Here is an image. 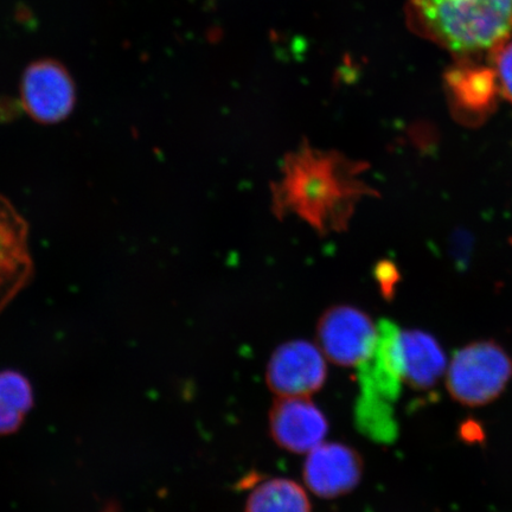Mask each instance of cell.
I'll return each instance as SVG.
<instances>
[{"instance_id":"6da1fadb","label":"cell","mask_w":512,"mask_h":512,"mask_svg":"<svg viewBox=\"0 0 512 512\" xmlns=\"http://www.w3.org/2000/svg\"><path fill=\"white\" fill-rule=\"evenodd\" d=\"M408 19L453 54L490 53L512 36V0H408Z\"/></svg>"},{"instance_id":"7a4b0ae2","label":"cell","mask_w":512,"mask_h":512,"mask_svg":"<svg viewBox=\"0 0 512 512\" xmlns=\"http://www.w3.org/2000/svg\"><path fill=\"white\" fill-rule=\"evenodd\" d=\"M512 377V358L492 341L466 345L447 367L446 384L452 398L464 406L480 407L499 398Z\"/></svg>"},{"instance_id":"3957f363","label":"cell","mask_w":512,"mask_h":512,"mask_svg":"<svg viewBox=\"0 0 512 512\" xmlns=\"http://www.w3.org/2000/svg\"><path fill=\"white\" fill-rule=\"evenodd\" d=\"M337 171V163L331 158H317L312 153L294 158L286 179L288 202L318 223L338 217L337 208L345 201L342 197L349 198L352 190Z\"/></svg>"},{"instance_id":"277c9868","label":"cell","mask_w":512,"mask_h":512,"mask_svg":"<svg viewBox=\"0 0 512 512\" xmlns=\"http://www.w3.org/2000/svg\"><path fill=\"white\" fill-rule=\"evenodd\" d=\"M381 323L352 306L326 311L317 326V345L326 360L344 368H361L379 345Z\"/></svg>"},{"instance_id":"5b68a950","label":"cell","mask_w":512,"mask_h":512,"mask_svg":"<svg viewBox=\"0 0 512 512\" xmlns=\"http://www.w3.org/2000/svg\"><path fill=\"white\" fill-rule=\"evenodd\" d=\"M19 93L24 111L42 125L63 123L76 104L72 75L62 63L53 59L32 62L24 70Z\"/></svg>"},{"instance_id":"8992f818","label":"cell","mask_w":512,"mask_h":512,"mask_svg":"<svg viewBox=\"0 0 512 512\" xmlns=\"http://www.w3.org/2000/svg\"><path fill=\"white\" fill-rule=\"evenodd\" d=\"M317 344L290 341L273 351L266 384L277 398H310L328 380V363Z\"/></svg>"},{"instance_id":"52a82bcc","label":"cell","mask_w":512,"mask_h":512,"mask_svg":"<svg viewBox=\"0 0 512 512\" xmlns=\"http://www.w3.org/2000/svg\"><path fill=\"white\" fill-rule=\"evenodd\" d=\"M363 473V458L354 447L328 441L307 453L303 466L306 489L324 499L350 494L360 485Z\"/></svg>"},{"instance_id":"ba28073f","label":"cell","mask_w":512,"mask_h":512,"mask_svg":"<svg viewBox=\"0 0 512 512\" xmlns=\"http://www.w3.org/2000/svg\"><path fill=\"white\" fill-rule=\"evenodd\" d=\"M32 275L28 223L14 204L0 195V313L29 285Z\"/></svg>"},{"instance_id":"9c48e42d","label":"cell","mask_w":512,"mask_h":512,"mask_svg":"<svg viewBox=\"0 0 512 512\" xmlns=\"http://www.w3.org/2000/svg\"><path fill=\"white\" fill-rule=\"evenodd\" d=\"M268 431L283 450L306 456L324 443L329 421L310 398H277L268 413Z\"/></svg>"},{"instance_id":"30bf717a","label":"cell","mask_w":512,"mask_h":512,"mask_svg":"<svg viewBox=\"0 0 512 512\" xmlns=\"http://www.w3.org/2000/svg\"><path fill=\"white\" fill-rule=\"evenodd\" d=\"M446 89L454 117L466 126L484 124L495 112L501 94L491 66L465 61L448 70Z\"/></svg>"},{"instance_id":"8fae6325","label":"cell","mask_w":512,"mask_h":512,"mask_svg":"<svg viewBox=\"0 0 512 512\" xmlns=\"http://www.w3.org/2000/svg\"><path fill=\"white\" fill-rule=\"evenodd\" d=\"M399 366L402 382L416 390L431 389L447 370L443 348L432 335L419 330H399Z\"/></svg>"},{"instance_id":"7c38bea8","label":"cell","mask_w":512,"mask_h":512,"mask_svg":"<svg viewBox=\"0 0 512 512\" xmlns=\"http://www.w3.org/2000/svg\"><path fill=\"white\" fill-rule=\"evenodd\" d=\"M245 512H312L304 486L275 477L256 484L246 499Z\"/></svg>"},{"instance_id":"4fadbf2b","label":"cell","mask_w":512,"mask_h":512,"mask_svg":"<svg viewBox=\"0 0 512 512\" xmlns=\"http://www.w3.org/2000/svg\"><path fill=\"white\" fill-rule=\"evenodd\" d=\"M34 405V392L24 375L0 371V435L15 433Z\"/></svg>"},{"instance_id":"5bb4252c","label":"cell","mask_w":512,"mask_h":512,"mask_svg":"<svg viewBox=\"0 0 512 512\" xmlns=\"http://www.w3.org/2000/svg\"><path fill=\"white\" fill-rule=\"evenodd\" d=\"M490 66L494 69L499 93L512 102V41L490 51Z\"/></svg>"},{"instance_id":"9a60e30c","label":"cell","mask_w":512,"mask_h":512,"mask_svg":"<svg viewBox=\"0 0 512 512\" xmlns=\"http://www.w3.org/2000/svg\"><path fill=\"white\" fill-rule=\"evenodd\" d=\"M459 437L466 444H483L485 440L484 428L476 420H466L459 428Z\"/></svg>"}]
</instances>
